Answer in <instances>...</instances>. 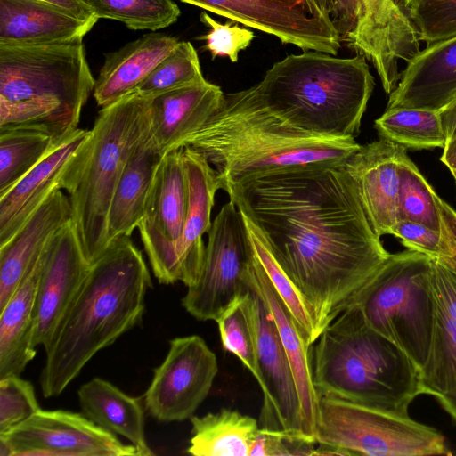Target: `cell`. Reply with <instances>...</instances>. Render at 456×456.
<instances>
[{
  "instance_id": "8992f818",
  "label": "cell",
  "mask_w": 456,
  "mask_h": 456,
  "mask_svg": "<svg viewBox=\"0 0 456 456\" xmlns=\"http://www.w3.org/2000/svg\"><path fill=\"white\" fill-rule=\"evenodd\" d=\"M252 86L295 127L323 137L354 139L375 82L362 55L339 58L305 51L275 62Z\"/></svg>"
},
{
  "instance_id": "8d00e7d4",
  "label": "cell",
  "mask_w": 456,
  "mask_h": 456,
  "mask_svg": "<svg viewBox=\"0 0 456 456\" xmlns=\"http://www.w3.org/2000/svg\"><path fill=\"white\" fill-rule=\"evenodd\" d=\"M399 216L441 231L440 216L435 201L436 191L406 154L398 167Z\"/></svg>"
},
{
  "instance_id": "d590c367",
  "label": "cell",
  "mask_w": 456,
  "mask_h": 456,
  "mask_svg": "<svg viewBox=\"0 0 456 456\" xmlns=\"http://www.w3.org/2000/svg\"><path fill=\"white\" fill-rule=\"evenodd\" d=\"M205 80L197 51L191 43L180 41L134 92L151 98Z\"/></svg>"
},
{
  "instance_id": "30bf717a",
  "label": "cell",
  "mask_w": 456,
  "mask_h": 456,
  "mask_svg": "<svg viewBox=\"0 0 456 456\" xmlns=\"http://www.w3.org/2000/svg\"><path fill=\"white\" fill-rule=\"evenodd\" d=\"M341 43L369 60L390 94L400 80L399 62L420 51L417 30L395 0H315Z\"/></svg>"
},
{
  "instance_id": "60d3db41",
  "label": "cell",
  "mask_w": 456,
  "mask_h": 456,
  "mask_svg": "<svg viewBox=\"0 0 456 456\" xmlns=\"http://www.w3.org/2000/svg\"><path fill=\"white\" fill-rule=\"evenodd\" d=\"M200 20L209 30L197 39L205 41L203 48L211 53L212 60L217 56H226L232 62H236L239 53L248 47L255 37L253 31L234 25L231 20L224 24L219 23L206 12H201Z\"/></svg>"
},
{
  "instance_id": "8fae6325",
  "label": "cell",
  "mask_w": 456,
  "mask_h": 456,
  "mask_svg": "<svg viewBox=\"0 0 456 456\" xmlns=\"http://www.w3.org/2000/svg\"><path fill=\"white\" fill-rule=\"evenodd\" d=\"M252 257L243 216L230 200L211 223L200 276L182 299L184 309L197 320L216 321L249 293Z\"/></svg>"
},
{
  "instance_id": "5bb4252c",
  "label": "cell",
  "mask_w": 456,
  "mask_h": 456,
  "mask_svg": "<svg viewBox=\"0 0 456 456\" xmlns=\"http://www.w3.org/2000/svg\"><path fill=\"white\" fill-rule=\"evenodd\" d=\"M217 372L216 356L201 337L175 338L154 369L144 394L145 408L161 422L190 419L208 396Z\"/></svg>"
},
{
  "instance_id": "277c9868",
  "label": "cell",
  "mask_w": 456,
  "mask_h": 456,
  "mask_svg": "<svg viewBox=\"0 0 456 456\" xmlns=\"http://www.w3.org/2000/svg\"><path fill=\"white\" fill-rule=\"evenodd\" d=\"M83 38L0 45V131H38L60 142L78 128L95 85Z\"/></svg>"
},
{
  "instance_id": "bcb514c9",
  "label": "cell",
  "mask_w": 456,
  "mask_h": 456,
  "mask_svg": "<svg viewBox=\"0 0 456 456\" xmlns=\"http://www.w3.org/2000/svg\"><path fill=\"white\" fill-rule=\"evenodd\" d=\"M437 112L447 142L456 139V95Z\"/></svg>"
},
{
  "instance_id": "681fc988",
  "label": "cell",
  "mask_w": 456,
  "mask_h": 456,
  "mask_svg": "<svg viewBox=\"0 0 456 456\" xmlns=\"http://www.w3.org/2000/svg\"><path fill=\"white\" fill-rule=\"evenodd\" d=\"M420 0H403V4L405 10L412 6L413 4H417Z\"/></svg>"
},
{
  "instance_id": "ab89813d",
  "label": "cell",
  "mask_w": 456,
  "mask_h": 456,
  "mask_svg": "<svg viewBox=\"0 0 456 456\" xmlns=\"http://www.w3.org/2000/svg\"><path fill=\"white\" fill-rule=\"evenodd\" d=\"M40 410L30 381L20 375L0 379V434L12 430Z\"/></svg>"
},
{
  "instance_id": "5b68a950",
  "label": "cell",
  "mask_w": 456,
  "mask_h": 456,
  "mask_svg": "<svg viewBox=\"0 0 456 456\" xmlns=\"http://www.w3.org/2000/svg\"><path fill=\"white\" fill-rule=\"evenodd\" d=\"M315 342L313 377L320 396L409 416L410 404L423 394L419 368L370 328L355 305L337 316Z\"/></svg>"
},
{
  "instance_id": "c3c4849f",
  "label": "cell",
  "mask_w": 456,
  "mask_h": 456,
  "mask_svg": "<svg viewBox=\"0 0 456 456\" xmlns=\"http://www.w3.org/2000/svg\"><path fill=\"white\" fill-rule=\"evenodd\" d=\"M436 399L456 423V391L439 395Z\"/></svg>"
},
{
  "instance_id": "e575fe53",
  "label": "cell",
  "mask_w": 456,
  "mask_h": 456,
  "mask_svg": "<svg viewBox=\"0 0 456 456\" xmlns=\"http://www.w3.org/2000/svg\"><path fill=\"white\" fill-rule=\"evenodd\" d=\"M241 214L255 256L283 302L307 333L312 344L314 343L322 332L316 315L276 261L259 229L247 216Z\"/></svg>"
},
{
  "instance_id": "9c48e42d",
  "label": "cell",
  "mask_w": 456,
  "mask_h": 456,
  "mask_svg": "<svg viewBox=\"0 0 456 456\" xmlns=\"http://www.w3.org/2000/svg\"><path fill=\"white\" fill-rule=\"evenodd\" d=\"M315 440L348 456L452 455L436 428L374 407L321 395Z\"/></svg>"
},
{
  "instance_id": "816d5d0a",
  "label": "cell",
  "mask_w": 456,
  "mask_h": 456,
  "mask_svg": "<svg viewBox=\"0 0 456 456\" xmlns=\"http://www.w3.org/2000/svg\"><path fill=\"white\" fill-rule=\"evenodd\" d=\"M455 184H456V183H455Z\"/></svg>"
},
{
  "instance_id": "6da1fadb",
  "label": "cell",
  "mask_w": 456,
  "mask_h": 456,
  "mask_svg": "<svg viewBox=\"0 0 456 456\" xmlns=\"http://www.w3.org/2000/svg\"><path fill=\"white\" fill-rule=\"evenodd\" d=\"M224 191L259 229L322 331L390 256L345 163L270 173Z\"/></svg>"
},
{
  "instance_id": "7c38bea8",
  "label": "cell",
  "mask_w": 456,
  "mask_h": 456,
  "mask_svg": "<svg viewBox=\"0 0 456 456\" xmlns=\"http://www.w3.org/2000/svg\"><path fill=\"white\" fill-rule=\"evenodd\" d=\"M304 51L337 55L339 35L315 0H179Z\"/></svg>"
},
{
  "instance_id": "cb8c5ba5",
  "label": "cell",
  "mask_w": 456,
  "mask_h": 456,
  "mask_svg": "<svg viewBox=\"0 0 456 456\" xmlns=\"http://www.w3.org/2000/svg\"><path fill=\"white\" fill-rule=\"evenodd\" d=\"M72 219L69 197L54 191L5 244L0 246V310L39 259L51 238Z\"/></svg>"
},
{
  "instance_id": "ba28073f",
  "label": "cell",
  "mask_w": 456,
  "mask_h": 456,
  "mask_svg": "<svg viewBox=\"0 0 456 456\" xmlns=\"http://www.w3.org/2000/svg\"><path fill=\"white\" fill-rule=\"evenodd\" d=\"M351 305L358 307L367 324L396 344L419 370L424 367L435 322L431 256L408 248L390 254Z\"/></svg>"
},
{
  "instance_id": "1f68e13d",
  "label": "cell",
  "mask_w": 456,
  "mask_h": 456,
  "mask_svg": "<svg viewBox=\"0 0 456 456\" xmlns=\"http://www.w3.org/2000/svg\"><path fill=\"white\" fill-rule=\"evenodd\" d=\"M379 137L390 140L406 149L444 148L447 138L437 111L394 108L375 120Z\"/></svg>"
},
{
  "instance_id": "f35d334b",
  "label": "cell",
  "mask_w": 456,
  "mask_h": 456,
  "mask_svg": "<svg viewBox=\"0 0 456 456\" xmlns=\"http://www.w3.org/2000/svg\"><path fill=\"white\" fill-rule=\"evenodd\" d=\"M406 12L428 45L456 36V0H420Z\"/></svg>"
},
{
  "instance_id": "603a6c76",
  "label": "cell",
  "mask_w": 456,
  "mask_h": 456,
  "mask_svg": "<svg viewBox=\"0 0 456 456\" xmlns=\"http://www.w3.org/2000/svg\"><path fill=\"white\" fill-rule=\"evenodd\" d=\"M456 95V36L429 44L407 62L387 109L437 111Z\"/></svg>"
},
{
  "instance_id": "f546056e",
  "label": "cell",
  "mask_w": 456,
  "mask_h": 456,
  "mask_svg": "<svg viewBox=\"0 0 456 456\" xmlns=\"http://www.w3.org/2000/svg\"><path fill=\"white\" fill-rule=\"evenodd\" d=\"M83 414L94 424L127 439L138 456L154 455L144 432V413L138 399L129 396L110 382L94 378L77 391Z\"/></svg>"
},
{
  "instance_id": "f907efd6",
  "label": "cell",
  "mask_w": 456,
  "mask_h": 456,
  "mask_svg": "<svg viewBox=\"0 0 456 456\" xmlns=\"http://www.w3.org/2000/svg\"><path fill=\"white\" fill-rule=\"evenodd\" d=\"M454 180H455V183H456V171H451Z\"/></svg>"
},
{
  "instance_id": "4dcf8cb0",
  "label": "cell",
  "mask_w": 456,
  "mask_h": 456,
  "mask_svg": "<svg viewBox=\"0 0 456 456\" xmlns=\"http://www.w3.org/2000/svg\"><path fill=\"white\" fill-rule=\"evenodd\" d=\"M187 453L194 456H249L259 429L256 419L223 408L204 416H191Z\"/></svg>"
},
{
  "instance_id": "83f0119b",
  "label": "cell",
  "mask_w": 456,
  "mask_h": 456,
  "mask_svg": "<svg viewBox=\"0 0 456 456\" xmlns=\"http://www.w3.org/2000/svg\"><path fill=\"white\" fill-rule=\"evenodd\" d=\"M163 157L149 126L132 151L116 186L108 216L110 241L119 236H130L142 221L154 175Z\"/></svg>"
},
{
  "instance_id": "52a82bcc",
  "label": "cell",
  "mask_w": 456,
  "mask_h": 456,
  "mask_svg": "<svg viewBox=\"0 0 456 456\" xmlns=\"http://www.w3.org/2000/svg\"><path fill=\"white\" fill-rule=\"evenodd\" d=\"M150 98L133 92L102 108L86 145L66 174L72 221L93 263L110 242L108 216L125 165L149 128Z\"/></svg>"
},
{
  "instance_id": "74e56055",
  "label": "cell",
  "mask_w": 456,
  "mask_h": 456,
  "mask_svg": "<svg viewBox=\"0 0 456 456\" xmlns=\"http://www.w3.org/2000/svg\"><path fill=\"white\" fill-rule=\"evenodd\" d=\"M216 322L224 349L237 356L256 379V332L250 306V291L229 307Z\"/></svg>"
},
{
  "instance_id": "484cf974",
  "label": "cell",
  "mask_w": 456,
  "mask_h": 456,
  "mask_svg": "<svg viewBox=\"0 0 456 456\" xmlns=\"http://www.w3.org/2000/svg\"><path fill=\"white\" fill-rule=\"evenodd\" d=\"M179 42L175 37L152 32L107 53L93 92L97 104L104 108L134 92Z\"/></svg>"
},
{
  "instance_id": "ffe728a7",
  "label": "cell",
  "mask_w": 456,
  "mask_h": 456,
  "mask_svg": "<svg viewBox=\"0 0 456 456\" xmlns=\"http://www.w3.org/2000/svg\"><path fill=\"white\" fill-rule=\"evenodd\" d=\"M90 134L88 129L75 130L0 197V246L11 240L54 191L62 190L63 179Z\"/></svg>"
},
{
  "instance_id": "836d02e7",
  "label": "cell",
  "mask_w": 456,
  "mask_h": 456,
  "mask_svg": "<svg viewBox=\"0 0 456 456\" xmlns=\"http://www.w3.org/2000/svg\"><path fill=\"white\" fill-rule=\"evenodd\" d=\"M98 19L124 23L129 29L156 31L177 21L181 11L172 0H83Z\"/></svg>"
},
{
  "instance_id": "4316f807",
  "label": "cell",
  "mask_w": 456,
  "mask_h": 456,
  "mask_svg": "<svg viewBox=\"0 0 456 456\" xmlns=\"http://www.w3.org/2000/svg\"><path fill=\"white\" fill-rule=\"evenodd\" d=\"M43 0H0V45H37L84 37L95 25Z\"/></svg>"
},
{
  "instance_id": "d6986e66",
  "label": "cell",
  "mask_w": 456,
  "mask_h": 456,
  "mask_svg": "<svg viewBox=\"0 0 456 456\" xmlns=\"http://www.w3.org/2000/svg\"><path fill=\"white\" fill-rule=\"evenodd\" d=\"M248 282L264 301L276 324L299 397L302 433L308 440L316 442L320 395L314 383L312 342L278 294L254 251Z\"/></svg>"
},
{
  "instance_id": "f6af8a7d",
  "label": "cell",
  "mask_w": 456,
  "mask_h": 456,
  "mask_svg": "<svg viewBox=\"0 0 456 456\" xmlns=\"http://www.w3.org/2000/svg\"><path fill=\"white\" fill-rule=\"evenodd\" d=\"M50 3L66 12L72 17L82 21H94L99 20L91 10L85 4L83 0H43Z\"/></svg>"
},
{
  "instance_id": "d4e9b609",
  "label": "cell",
  "mask_w": 456,
  "mask_h": 456,
  "mask_svg": "<svg viewBox=\"0 0 456 456\" xmlns=\"http://www.w3.org/2000/svg\"><path fill=\"white\" fill-rule=\"evenodd\" d=\"M435 322L428 361L420 370L423 394L456 391V271L432 257Z\"/></svg>"
},
{
  "instance_id": "ac0fdd59",
  "label": "cell",
  "mask_w": 456,
  "mask_h": 456,
  "mask_svg": "<svg viewBox=\"0 0 456 456\" xmlns=\"http://www.w3.org/2000/svg\"><path fill=\"white\" fill-rule=\"evenodd\" d=\"M407 149L379 137L359 149L345 162L367 218L379 237L391 234L399 220L398 167Z\"/></svg>"
},
{
  "instance_id": "9a60e30c",
  "label": "cell",
  "mask_w": 456,
  "mask_h": 456,
  "mask_svg": "<svg viewBox=\"0 0 456 456\" xmlns=\"http://www.w3.org/2000/svg\"><path fill=\"white\" fill-rule=\"evenodd\" d=\"M187 208L188 181L180 148L161 159L138 226L151 270L161 284H173L174 251L183 231Z\"/></svg>"
},
{
  "instance_id": "3957f363",
  "label": "cell",
  "mask_w": 456,
  "mask_h": 456,
  "mask_svg": "<svg viewBox=\"0 0 456 456\" xmlns=\"http://www.w3.org/2000/svg\"><path fill=\"white\" fill-rule=\"evenodd\" d=\"M183 147L207 159L225 191L270 173L343 164L360 144L354 139L323 137L295 127L250 86L224 94L219 110Z\"/></svg>"
},
{
  "instance_id": "7bdbcfd3",
  "label": "cell",
  "mask_w": 456,
  "mask_h": 456,
  "mask_svg": "<svg viewBox=\"0 0 456 456\" xmlns=\"http://www.w3.org/2000/svg\"><path fill=\"white\" fill-rule=\"evenodd\" d=\"M393 235L408 249L440 258L446 253V244L441 231H436L423 224L400 217Z\"/></svg>"
},
{
  "instance_id": "f1b7e54d",
  "label": "cell",
  "mask_w": 456,
  "mask_h": 456,
  "mask_svg": "<svg viewBox=\"0 0 456 456\" xmlns=\"http://www.w3.org/2000/svg\"><path fill=\"white\" fill-rule=\"evenodd\" d=\"M42 257L43 253L0 310V379L20 375L37 354L33 335Z\"/></svg>"
},
{
  "instance_id": "7402d4cb",
  "label": "cell",
  "mask_w": 456,
  "mask_h": 456,
  "mask_svg": "<svg viewBox=\"0 0 456 456\" xmlns=\"http://www.w3.org/2000/svg\"><path fill=\"white\" fill-rule=\"evenodd\" d=\"M224 98L220 86L206 79L150 98V131L159 151L165 155L183 148L219 110Z\"/></svg>"
},
{
  "instance_id": "44dd1931",
  "label": "cell",
  "mask_w": 456,
  "mask_h": 456,
  "mask_svg": "<svg viewBox=\"0 0 456 456\" xmlns=\"http://www.w3.org/2000/svg\"><path fill=\"white\" fill-rule=\"evenodd\" d=\"M188 181V208L183 231L173 259V283L193 285L200 273L205 245L203 234L211 226L216 192L220 190L216 173L207 159L191 147L183 148Z\"/></svg>"
},
{
  "instance_id": "ee69618b",
  "label": "cell",
  "mask_w": 456,
  "mask_h": 456,
  "mask_svg": "<svg viewBox=\"0 0 456 456\" xmlns=\"http://www.w3.org/2000/svg\"><path fill=\"white\" fill-rule=\"evenodd\" d=\"M435 201L441 222V232L446 244V253L438 258L456 271V210L435 192Z\"/></svg>"
},
{
  "instance_id": "e0dca14e",
  "label": "cell",
  "mask_w": 456,
  "mask_h": 456,
  "mask_svg": "<svg viewBox=\"0 0 456 456\" xmlns=\"http://www.w3.org/2000/svg\"><path fill=\"white\" fill-rule=\"evenodd\" d=\"M72 219L45 246L38 281L33 346L45 348L90 268Z\"/></svg>"
},
{
  "instance_id": "4fadbf2b",
  "label": "cell",
  "mask_w": 456,
  "mask_h": 456,
  "mask_svg": "<svg viewBox=\"0 0 456 456\" xmlns=\"http://www.w3.org/2000/svg\"><path fill=\"white\" fill-rule=\"evenodd\" d=\"M138 456L132 444L94 424L84 414L40 410L0 434V456Z\"/></svg>"
},
{
  "instance_id": "2e32d148",
  "label": "cell",
  "mask_w": 456,
  "mask_h": 456,
  "mask_svg": "<svg viewBox=\"0 0 456 456\" xmlns=\"http://www.w3.org/2000/svg\"><path fill=\"white\" fill-rule=\"evenodd\" d=\"M250 306L256 332V379L263 392L260 428L306 438L302 433L294 376L276 324L264 301L251 288Z\"/></svg>"
},
{
  "instance_id": "d6a6232c",
  "label": "cell",
  "mask_w": 456,
  "mask_h": 456,
  "mask_svg": "<svg viewBox=\"0 0 456 456\" xmlns=\"http://www.w3.org/2000/svg\"><path fill=\"white\" fill-rule=\"evenodd\" d=\"M62 141L33 130L0 131V197Z\"/></svg>"
},
{
  "instance_id": "b9f144b4",
  "label": "cell",
  "mask_w": 456,
  "mask_h": 456,
  "mask_svg": "<svg viewBox=\"0 0 456 456\" xmlns=\"http://www.w3.org/2000/svg\"><path fill=\"white\" fill-rule=\"evenodd\" d=\"M317 443L282 432L259 429L252 444L249 456H313Z\"/></svg>"
},
{
  "instance_id": "7dc6e473",
  "label": "cell",
  "mask_w": 456,
  "mask_h": 456,
  "mask_svg": "<svg viewBox=\"0 0 456 456\" xmlns=\"http://www.w3.org/2000/svg\"><path fill=\"white\" fill-rule=\"evenodd\" d=\"M440 160L450 171H456V139L448 141L444 148Z\"/></svg>"
},
{
  "instance_id": "7a4b0ae2",
  "label": "cell",
  "mask_w": 456,
  "mask_h": 456,
  "mask_svg": "<svg viewBox=\"0 0 456 456\" xmlns=\"http://www.w3.org/2000/svg\"><path fill=\"white\" fill-rule=\"evenodd\" d=\"M142 252L129 236L113 239L88 273L45 348V397L61 395L102 349L142 322L151 287Z\"/></svg>"
}]
</instances>
